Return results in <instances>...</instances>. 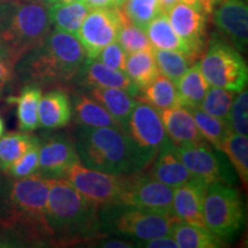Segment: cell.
Instances as JSON below:
<instances>
[{"label":"cell","instance_id":"7","mask_svg":"<svg viewBox=\"0 0 248 248\" xmlns=\"http://www.w3.org/2000/svg\"><path fill=\"white\" fill-rule=\"evenodd\" d=\"M245 221L241 195L230 184L214 182L207 186L203 201L206 228L223 240H231Z\"/></svg>","mask_w":248,"mask_h":248},{"label":"cell","instance_id":"15","mask_svg":"<svg viewBox=\"0 0 248 248\" xmlns=\"http://www.w3.org/2000/svg\"><path fill=\"white\" fill-rule=\"evenodd\" d=\"M175 32L190 48L195 60L201 58L206 43L207 14L202 9L177 2L167 13Z\"/></svg>","mask_w":248,"mask_h":248},{"label":"cell","instance_id":"9","mask_svg":"<svg viewBox=\"0 0 248 248\" xmlns=\"http://www.w3.org/2000/svg\"><path fill=\"white\" fill-rule=\"evenodd\" d=\"M173 188L155 179L145 170L126 175L120 207L172 213Z\"/></svg>","mask_w":248,"mask_h":248},{"label":"cell","instance_id":"27","mask_svg":"<svg viewBox=\"0 0 248 248\" xmlns=\"http://www.w3.org/2000/svg\"><path fill=\"white\" fill-rule=\"evenodd\" d=\"M136 98L157 110L181 106L177 88L162 74H159L150 84L139 90Z\"/></svg>","mask_w":248,"mask_h":248},{"label":"cell","instance_id":"18","mask_svg":"<svg viewBox=\"0 0 248 248\" xmlns=\"http://www.w3.org/2000/svg\"><path fill=\"white\" fill-rule=\"evenodd\" d=\"M79 83L90 89L116 88L126 91L132 97L138 94L139 90L125 71L111 69L97 59H85L78 75Z\"/></svg>","mask_w":248,"mask_h":248},{"label":"cell","instance_id":"19","mask_svg":"<svg viewBox=\"0 0 248 248\" xmlns=\"http://www.w3.org/2000/svg\"><path fill=\"white\" fill-rule=\"evenodd\" d=\"M167 135L176 147H187L206 141L201 135L190 110L184 106L160 110Z\"/></svg>","mask_w":248,"mask_h":248},{"label":"cell","instance_id":"13","mask_svg":"<svg viewBox=\"0 0 248 248\" xmlns=\"http://www.w3.org/2000/svg\"><path fill=\"white\" fill-rule=\"evenodd\" d=\"M114 222L115 230L139 243L157 237L170 235L173 225L179 221L175 214L123 207Z\"/></svg>","mask_w":248,"mask_h":248},{"label":"cell","instance_id":"42","mask_svg":"<svg viewBox=\"0 0 248 248\" xmlns=\"http://www.w3.org/2000/svg\"><path fill=\"white\" fill-rule=\"evenodd\" d=\"M141 246L147 248H178V245L171 235H164V237H157L154 239L142 241Z\"/></svg>","mask_w":248,"mask_h":248},{"label":"cell","instance_id":"11","mask_svg":"<svg viewBox=\"0 0 248 248\" xmlns=\"http://www.w3.org/2000/svg\"><path fill=\"white\" fill-rule=\"evenodd\" d=\"M204 13L212 16L221 37L243 53L248 44L246 0H207Z\"/></svg>","mask_w":248,"mask_h":248},{"label":"cell","instance_id":"41","mask_svg":"<svg viewBox=\"0 0 248 248\" xmlns=\"http://www.w3.org/2000/svg\"><path fill=\"white\" fill-rule=\"evenodd\" d=\"M15 66L16 64L12 60L11 55L2 46H0V99L2 98L6 86L14 78Z\"/></svg>","mask_w":248,"mask_h":248},{"label":"cell","instance_id":"22","mask_svg":"<svg viewBox=\"0 0 248 248\" xmlns=\"http://www.w3.org/2000/svg\"><path fill=\"white\" fill-rule=\"evenodd\" d=\"M74 109L75 121L80 126L86 128H116L123 129L121 124L108 113L106 108L85 94H76L74 97Z\"/></svg>","mask_w":248,"mask_h":248},{"label":"cell","instance_id":"40","mask_svg":"<svg viewBox=\"0 0 248 248\" xmlns=\"http://www.w3.org/2000/svg\"><path fill=\"white\" fill-rule=\"evenodd\" d=\"M126 58H128V54L121 47L119 43L113 42L102 49L100 54L98 55L97 60L111 69L125 71Z\"/></svg>","mask_w":248,"mask_h":248},{"label":"cell","instance_id":"31","mask_svg":"<svg viewBox=\"0 0 248 248\" xmlns=\"http://www.w3.org/2000/svg\"><path fill=\"white\" fill-rule=\"evenodd\" d=\"M125 73L128 74V76L135 83L138 90L150 84L152 80L160 74L153 55V49L128 54Z\"/></svg>","mask_w":248,"mask_h":248},{"label":"cell","instance_id":"35","mask_svg":"<svg viewBox=\"0 0 248 248\" xmlns=\"http://www.w3.org/2000/svg\"><path fill=\"white\" fill-rule=\"evenodd\" d=\"M116 40L121 45V47L126 52V54L135 53V52L139 51H152L153 49L145 30L130 22L124 13L122 21H121L119 32H117Z\"/></svg>","mask_w":248,"mask_h":248},{"label":"cell","instance_id":"2","mask_svg":"<svg viewBox=\"0 0 248 248\" xmlns=\"http://www.w3.org/2000/svg\"><path fill=\"white\" fill-rule=\"evenodd\" d=\"M85 59L76 36L53 29L15 67L23 82L60 85L77 77Z\"/></svg>","mask_w":248,"mask_h":248},{"label":"cell","instance_id":"5","mask_svg":"<svg viewBox=\"0 0 248 248\" xmlns=\"http://www.w3.org/2000/svg\"><path fill=\"white\" fill-rule=\"evenodd\" d=\"M48 178L40 173L16 178L8 192V203L15 221L27 229L32 239L54 243L47 222Z\"/></svg>","mask_w":248,"mask_h":248},{"label":"cell","instance_id":"12","mask_svg":"<svg viewBox=\"0 0 248 248\" xmlns=\"http://www.w3.org/2000/svg\"><path fill=\"white\" fill-rule=\"evenodd\" d=\"M176 152L193 178L200 179L207 185L214 182L234 184V175L223 157V152L215 150L207 141L193 146L176 147Z\"/></svg>","mask_w":248,"mask_h":248},{"label":"cell","instance_id":"39","mask_svg":"<svg viewBox=\"0 0 248 248\" xmlns=\"http://www.w3.org/2000/svg\"><path fill=\"white\" fill-rule=\"evenodd\" d=\"M39 145L36 144L35 146L30 148L27 153H24L20 159L15 161L8 166L4 171L8 176L13 178H23L27 176L33 175L38 171V162H39Z\"/></svg>","mask_w":248,"mask_h":248},{"label":"cell","instance_id":"33","mask_svg":"<svg viewBox=\"0 0 248 248\" xmlns=\"http://www.w3.org/2000/svg\"><path fill=\"white\" fill-rule=\"evenodd\" d=\"M221 151L224 153L239 176L244 187L248 183V139L247 136L231 131L222 142Z\"/></svg>","mask_w":248,"mask_h":248},{"label":"cell","instance_id":"29","mask_svg":"<svg viewBox=\"0 0 248 248\" xmlns=\"http://www.w3.org/2000/svg\"><path fill=\"white\" fill-rule=\"evenodd\" d=\"M209 86L201 73L199 62H194L176 84L181 106H200Z\"/></svg>","mask_w":248,"mask_h":248},{"label":"cell","instance_id":"32","mask_svg":"<svg viewBox=\"0 0 248 248\" xmlns=\"http://www.w3.org/2000/svg\"><path fill=\"white\" fill-rule=\"evenodd\" d=\"M39 141L36 136L30 135L26 131L9 132L7 135L1 136L0 137V168L5 170Z\"/></svg>","mask_w":248,"mask_h":248},{"label":"cell","instance_id":"51","mask_svg":"<svg viewBox=\"0 0 248 248\" xmlns=\"http://www.w3.org/2000/svg\"><path fill=\"white\" fill-rule=\"evenodd\" d=\"M0 1H1V0H0Z\"/></svg>","mask_w":248,"mask_h":248},{"label":"cell","instance_id":"37","mask_svg":"<svg viewBox=\"0 0 248 248\" xmlns=\"http://www.w3.org/2000/svg\"><path fill=\"white\" fill-rule=\"evenodd\" d=\"M233 95L234 92L229 91V90L217 88V86H212V88L209 86L201 101L200 107L210 115L228 121Z\"/></svg>","mask_w":248,"mask_h":248},{"label":"cell","instance_id":"26","mask_svg":"<svg viewBox=\"0 0 248 248\" xmlns=\"http://www.w3.org/2000/svg\"><path fill=\"white\" fill-rule=\"evenodd\" d=\"M170 235L181 248H217L225 244L204 225L191 224L182 219L173 225Z\"/></svg>","mask_w":248,"mask_h":248},{"label":"cell","instance_id":"4","mask_svg":"<svg viewBox=\"0 0 248 248\" xmlns=\"http://www.w3.org/2000/svg\"><path fill=\"white\" fill-rule=\"evenodd\" d=\"M49 5L26 0L0 1V46L15 64L51 31Z\"/></svg>","mask_w":248,"mask_h":248},{"label":"cell","instance_id":"28","mask_svg":"<svg viewBox=\"0 0 248 248\" xmlns=\"http://www.w3.org/2000/svg\"><path fill=\"white\" fill-rule=\"evenodd\" d=\"M90 8L83 0L49 5V17L54 29L76 36Z\"/></svg>","mask_w":248,"mask_h":248},{"label":"cell","instance_id":"16","mask_svg":"<svg viewBox=\"0 0 248 248\" xmlns=\"http://www.w3.org/2000/svg\"><path fill=\"white\" fill-rule=\"evenodd\" d=\"M80 162L75 142L64 136H51L39 145L38 173L46 178H63L74 163Z\"/></svg>","mask_w":248,"mask_h":248},{"label":"cell","instance_id":"20","mask_svg":"<svg viewBox=\"0 0 248 248\" xmlns=\"http://www.w3.org/2000/svg\"><path fill=\"white\" fill-rule=\"evenodd\" d=\"M150 173L163 184L176 188L192 179V175L179 159L176 147L170 142L157 152Z\"/></svg>","mask_w":248,"mask_h":248},{"label":"cell","instance_id":"10","mask_svg":"<svg viewBox=\"0 0 248 248\" xmlns=\"http://www.w3.org/2000/svg\"><path fill=\"white\" fill-rule=\"evenodd\" d=\"M122 17L121 7L90 9L76 35L86 59H97L107 45L116 42Z\"/></svg>","mask_w":248,"mask_h":248},{"label":"cell","instance_id":"49","mask_svg":"<svg viewBox=\"0 0 248 248\" xmlns=\"http://www.w3.org/2000/svg\"><path fill=\"white\" fill-rule=\"evenodd\" d=\"M26 1L37 2V4H44V5H49V0H26Z\"/></svg>","mask_w":248,"mask_h":248},{"label":"cell","instance_id":"24","mask_svg":"<svg viewBox=\"0 0 248 248\" xmlns=\"http://www.w3.org/2000/svg\"><path fill=\"white\" fill-rule=\"evenodd\" d=\"M40 97V86L30 83L21 90L18 95L7 98L8 104L16 105L17 126L21 131L30 132L39 126L38 105Z\"/></svg>","mask_w":248,"mask_h":248},{"label":"cell","instance_id":"44","mask_svg":"<svg viewBox=\"0 0 248 248\" xmlns=\"http://www.w3.org/2000/svg\"><path fill=\"white\" fill-rule=\"evenodd\" d=\"M100 246L106 247V248H130L132 247L133 245L123 240H110V241H106V243L100 245Z\"/></svg>","mask_w":248,"mask_h":248},{"label":"cell","instance_id":"34","mask_svg":"<svg viewBox=\"0 0 248 248\" xmlns=\"http://www.w3.org/2000/svg\"><path fill=\"white\" fill-rule=\"evenodd\" d=\"M153 55L160 74L169 78L175 85L191 64L194 63V61L184 53L169 49L153 48Z\"/></svg>","mask_w":248,"mask_h":248},{"label":"cell","instance_id":"36","mask_svg":"<svg viewBox=\"0 0 248 248\" xmlns=\"http://www.w3.org/2000/svg\"><path fill=\"white\" fill-rule=\"evenodd\" d=\"M121 9L130 22L142 30L146 29L153 18L162 13L159 0H125Z\"/></svg>","mask_w":248,"mask_h":248},{"label":"cell","instance_id":"8","mask_svg":"<svg viewBox=\"0 0 248 248\" xmlns=\"http://www.w3.org/2000/svg\"><path fill=\"white\" fill-rule=\"evenodd\" d=\"M63 178L101 208L120 207L126 175L99 171L76 162L67 170Z\"/></svg>","mask_w":248,"mask_h":248},{"label":"cell","instance_id":"21","mask_svg":"<svg viewBox=\"0 0 248 248\" xmlns=\"http://www.w3.org/2000/svg\"><path fill=\"white\" fill-rule=\"evenodd\" d=\"M73 116L70 98L61 90L42 94L38 105L39 126L44 129H60L69 124Z\"/></svg>","mask_w":248,"mask_h":248},{"label":"cell","instance_id":"38","mask_svg":"<svg viewBox=\"0 0 248 248\" xmlns=\"http://www.w3.org/2000/svg\"><path fill=\"white\" fill-rule=\"evenodd\" d=\"M228 123L231 131L238 135H248V92L247 89L238 92V95L232 101Z\"/></svg>","mask_w":248,"mask_h":248},{"label":"cell","instance_id":"14","mask_svg":"<svg viewBox=\"0 0 248 248\" xmlns=\"http://www.w3.org/2000/svg\"><path fill=\"white\" fill-rule=\"evenodd\" d=\"M126 131L136 144L156 154L171 142L164 129L160 110L141 101H137L133 108Z\"/></svg>","mask_w":248,"mask_h":248},{"label":"cell","instance_id":"48","mask_svg":"<svg viewBox=\"0 0 248 248\" xmlns=\"http://www.w3.org/2000/svg\"><path fill=\"white\" fill-rule=\"evenodd\" d=\"M4 131H5V123H4V120H2V117L0 116V137L2 136Z\"/></svg>","mask_w":248,"mask_h":248},{"label":"cell","instance_id":"43","mask_svg":"<svg viewBox=\"0 0 248 248\" xmlns=\"http://www.w3.org/2000/svg\"><path fill=\"white\" fill-rule=\"evenodd\" d=\"M83 1L85 2L90 9L115 7L113 0H83Z\"/></svg>","mask_w":248,"mask_h":248},{"label":"cell","instance_id":"50","mask_svg":"<svg viewBox=\"0 0 248 248\" xmlns=\"http://www.w3.org/2000/svg\"><path fill=\"white\" fill-rule=\"evenodd\" d=\"M124 1H125V0H113L115 7H121V6L124 4Z\"/></svg>","mask_w":248,"mask_h":248},{"label":"cell","instance_id":"47","mask_svg":"<svg viewBox=\"0 0 248 248\" xmlns=\"http://www.w3.org/2000/svg\"><path fill=\"white\" fill-rule=\"evenodd\" d=\"M77 1V0H49V5L53 4H68V2Z\"/></svg>","mask_w":248,"mask_h":248},{"label":"cell","instance_id":"25","mask_svg":"<svg viewBox=\"0 0 248 248\" xmlns=\"http://www.w3.org/2000/svg\"><path fill=\"white\" fill-rule=\"evenodd\" d=\"M145 32H146L153 48L181 52V53H184L188 58H191L194 62L197 61L192 57L188 46L183 42L181 37L172 29L171 24L169 22L168 15L163 12L148 23Z\"/></svg>","mask_w":248,"mask_h":248},{"label":"cell","instance_id":"17","mask_svg":"<svg viewBox=\"0 0 248 248\" xmlns=\"http://www.w3.org/2000/svg\"><path fill=\"white\" fill-rule=\"evenodd\" d=\"M207 186L200 179L192 178L185 184L173 188L172 213L182 221L204 225L203 201Z\"/></svg>","mask_w":248,"mask_h":248},{"label":"cell","instance_id":"3","mask_svg":"<svg viewBox=\"0 0 248 248\" xmlns=\"http://www.w3.org/2000/svg\"><path fill=\"white\" fill-rule=\"evenodd\" d=\"M48 182L47 222L54 244L69 246L100 235V207L64 178H48Z\"/></svg>","mask_w":248,"mask_h":248},{"label":"cell","instance_id":"45","mask_svg":"<svg viewBox=\"0 0 248 248\" xmlns=\"http://www.w3.org/2000/svg\"><path fill=\"white\" fill-rule=\"evenodd\" d=\"M177 2H179V0H159L161 11L166 14L168 13L170 9L177 4Z\"/></svg>","mask_w":248,"mask_h":248},{"label":"cell","instance_id":"30","mask_svg":"<svg viewBox=\"0 0 248 248\" xmlns=\"http://www.w3.org/2000/svg\"><path fill=\"white\" fill-rule=\"evenodd\" d=\"M185 108L190 110L204 140L215 150L221 151L223 140L231 132L228 121L210 115L200 106H186Z\"/></svg>","mask_w":248,"mask_h":248},{"label":"cell","instance_id":"23","mask_svg":"<svg viewBox=\"0 0 248 248\" xmlns=\"http://www.w3.org/2000/svg\"><path fill=\"white\" fill-rule=\"evenodd\" d=\"M91 97L106 108L108 113L126 130L130 115L137 104L131 94L122 89L95 88L91 89Z\"/></svg>","mask_w":248,"mask_h":248},{"label":"cell","instance_id":"6","mask_svg":"<svg viewBox=\"0 0 248 248\" xmlns=\"http://www.w3.org/2000/svg\"><path fill=\"white\" fill-rule=\"evenodd\" d=\"M201 73L209 85L234 93L246 89L247 63L238 49L219 35H213L200 59Z\"/></svg>","mask_w":248,"mask_h":248},{"label":"cell","instance_id":"1","mask_svg":"<svg viewBox=\"0 0 248 248\" xmlns=\"http://www.w3.org/2000/svg\"><path fill=\"white\" fill-rule=\"evenodd\" d=\"M74 142L83 166L114 175L146 170L156 156L136 144L123 129L80 126Z\"/></svg>","mask_w":248,"mask_h":248},{"label":"cell","instance_id":"46","mask_svg":"<svg viewBox=\"0 0 248 248\" xmlns=\"http://www.w3.org/2000/svg\"><path fill=\"white\" fill-rule=\"evenodd\" d=\"M181 1L183 2V4L192 6V7H194V8L202 9V11H203L204 5H206L207 0H181Z\"/></svg>","mask_w":248,"mask_h":248}]
</instances>
